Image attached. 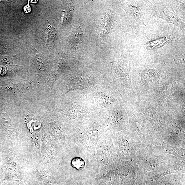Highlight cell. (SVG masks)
Segmentation results:
<instances>
[{
    "label": "cell",
    "instance_id": "cell-1",
    "mask_svg": "<svg viewBox=\"0 0 185 185\" xmlns=\"http://www.w3.org/2000/svg\"><path fill=\"white\" fill-rule=\"evenodd\" d=\"M85 164L83 159L79 157L74 158L72 160L71 165L74 168L78 170H82L84 168Z\"/></svg>",
    "mask_w": 185,
    "mask_h": 185
},
{
    "label": "cell",
    "instance_id": "cell-2",
    "mask_svg": "<svg viewBox=\"0 0 185 185\" xmlns=\"http://www.w3.org/2000/svg\"><path fill=\"white\" fill-rule=\"evenodd\" d=\"M41 124L37 120H31L28 123L27 126L32 132L34 130L39 129L41 127Z\"/></svg>",
    "mask_w": 185,
    "mask_h": 185
},
{
    "label": "cell",
    "instance_id": "cell-3",
    "mask_svg": "<svg viewBox=\"0 0 185 185\" xmlns=\"http://www.w3.org/2000/svg\"><path fill=\"white\" fill-rule=\"evenodd\" d=\"M23 9L24 12L26 13H28L31 12V8L29 3L24 7Z\"/></svg>",
    "mask_w": 185,
    "mask_h": 185
}]
</instances>
